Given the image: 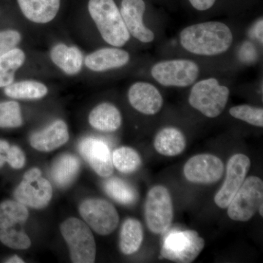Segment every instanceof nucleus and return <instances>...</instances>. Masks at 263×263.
I'll return each instance as SVG.
<instances>
[{
	"mask_svg": "<svg viewBox=\"0 0 263 263\" xmlns=\"http://www.w3.org/2000/svg\"><path fill=\"white\" fill-rule=\"evenodd\" d=\"M233 41L231 29L219 22L193 24L183 29L180 34L182 47L198 56L221 54L229 49Z\"/></svg>",
	"mask_w": 263,
	"mask_h": 263,
	"instance_id": "nucleus-1",
	"label": "nucleus"
},
{
	"mask_svg": "<svg viewBox=\"0 0 263 263\" xmlns=\"http://www.w3.org/2000/svg\"><path fill=\"white\" fill-rule=\"evenodd\" d=\"M88 10L105 42L120 48L129 41L130 34L114 0H89Z\"/></svg>",
	"mask_w": 263,
	"mask_h": 263,
	"instance_id": "nucleus-2",
	"label": "nucleus"
},
{
	"mask_svg": "<svg viewBox=\"0 0 263 263\" xmlns=\"http://www.w3.org/2000/svg\"><path fill=\"white\" fill-rule=\"evenodd\" d=\"M60 231L74 263H93L96 259V243L89 226L81 219L70 217L60 226Z\"/></svg>",
	"mask_w": 263,
	"mask_h": 263,
	"instance_id": "nucleus-3",
	"label": "nucleus"
},
{
	"mask_svg": "<svg viewBox=\"0 0 263 263\" xmlns=\"http://www.w3.org/2000/svg\"><path fill=\"white\" fill-rule=\"evenodd\" d=\"M229 97L230 89L219 84L217 79L210 78L194 85L189 103L205 117L216 118L226 108Z\"/></svg>",
	"mask_w": 263,
	"mask_h": 263,
	"instance_id": "nucleus-4",
	"label": "nucleus"
},
{
	"mask_svg": "<svg viewBox=\"0 0 263 263\" xmlns=\"http://www.w3.org/2000/svg\"><path fill=\"white\" fill-rule=\"evenodd\" d=\"M204 247L205 240L195 230H171L164 238L160 257L175 262H193Z\"/></svg>",
	"mask_w": 263,
	"mask_h": 263,
	"instance_id": "nucleus-5",
	"label": "nucleus"
},
{
	"mask_svg": "<svg viewBox=\"0 0 263 263\" xmlns=\"http://www.w3.org/2000/svg\"><path fill=\"white\" fill-rule=\"evenodd\" d=\"M145 218L148 229L155 234L169 229L174 219V205L167 188L157 185L148 191L145 202Z\"/></svg>",
	"mask_w": 263,
	"mask_h": 263,
	"instance_id": "nucleus-6",
	"label": "nucleus"
},
{
	"mask_svg": "<svg viewBox=\"0 0 263 263\" xmlns=\"http://www.w3.org/2000/svg\"><path fill=\"white\" fill-rule=\"evenodd\" d=\"M262 203V180L257 176H249L230 202L228 215L233 221L250 220Z\"/></svg>",
	"mask_w": 263,
	"mask_h": 263,
	"instance_id": "nucleus-7",
	"label": "nucleus"
},
{
	"mask_svg": "<svg viewBox=\"0 0 263 263\" xmlns=\"http://www.w3.org/2000/svg\"><path fill=\"white\" fill-rule=\"evenodd\" d=\"M15 200L25 206L43 209L47 206L53 196V188L47 179L42 177L37 167L25 173L13 193Z\"/></svg>",
	"mask_w": 263,
	"mask_h": 263,
	"instance_id": "nucleus-8",
	"label": "nucleus"
},
{
	"mask_svg": "<svg viewBox=\"0 0 263 263\" xmlns=\"http://www.w3.org/2000/svg\"><path fill=\"white\" fill-rule=\"evenodd\" d=\"M200 72L198 65L190 60H166L155 64L151 73L164 86L187 87L196 81Z\"/></svg>",
	"mask_w": 263,
	"mask_h": 263,
	"instance_id": "nucleus-9",
	"label": "nucleus"
},
{
	"mask_svg": "<svg viewBox=\"0 0 263 263\" xmlns=\"http://www.w3.org/2000/svg\"><path fill=\"white\" fill-rule=\"evenodd\" d=\"M79 212L85 222L99 235H110L119 226L117 209L113 204L103 199L84 200L79 207Z\"/></svg>",
	"mask_w": 263,
	"mask_h": 263,
	"instance_id": "nucleus-10",
	"label": "nucleus"
},
{
	"mask_svg": "<svg viewBox=\"0 0 263 263\" xmlns=\"http://www.w3.org/2000/svg\"><path fill=\"white\" fill-rule=\"evenodd\" d=\"M250 166L251 161L247 155L236 154L230 157L227 164L226 179L214 197L218 207L222 209L228 208L245 181Z\"/></svg>",
	"mask_w": 263,
	"mask_h": 263,
	"instance_id": "nucleus-11",
	"label": "nucleus"
},
{
	"mask_svg": "<svg viewBox=\"0 0 263 263\" xmlns=\"http://www.w3.org/2000/svg\"><path fill=\"white\" fill-rule=\"evenodd\" d=\"M222 161L209 154L197 155L190 158L183 167V174L189 181L211 184L219 181L224 174Z\"/></svg>",
	"mask_w": 263,
	"mask_h": 263,
	"instance_id": "nucleus-12",
	"label": "nucleus"
},
{
	"mask_svg": "<svg viewBox=\"0 0 263 263\" xmlns=\"http://www.w3.org/2000/svg\"><path fill=\"white\" fill-rule=\"evenodd\" d=\"M79 152L100 177L108 178L113 174L112 155L107 143L98 138H86L79 143Z\"/></svg>",
	"mask_w": 263,
	"mask_h": 263,
	"instance_id": "nucleus-13",
	"label": "nucleus"
},
{
	"mask_svg": "<svg viewBox=\"0 0 263 263\" xmlns=\"http://www.w3.org/2000/svg\"><path fill=\"white\" fill-rule=\"evenodd\" d=\"M145 10L143 0H122L120 13L128 32L140 42L148 43L155 40V34L143 23Z\"/></svg>",
	"mask_w": 263,
	"mask_h": 263,
	"instance_id": "nucleus-14",
	"label": "nucleus"
},
{
	"mask_svg": "<svg viewBox=\"0 0 263 263\" xmlns=\"http://www.w3.org/2000/svg\"><path fill=\"white\" fill-rule=\"evenodd\" d=\"M128 100L133 108L145 115H155L163 105V98L154 85L148 82L135 83L128 91Z\"/></svg>",
	"mask_w": 263,
	"mask_h": 263,
	"instance_id": "nucleus-15",
	"label": "nucleus"
},
{
	"mask_svg": "<svg viewBox=\"0 0 263 263\" xmlns=\"http://www.w3.org/2000/svg\"><path fill=\"white\" fill-rule=\"evenodd\" d=\"M70 138L68 128L63 120L58 119L41 130L33 133L29 138L31 146L41 152L56 150L67 143Z\"/></svg>",
	"mask_w": 263,
	"mask_h": 263,
	"instance_id": "nucleus-16",
	"label": "nucleus"
},
{
	"mask_svg": "<svg viewBox=\"0 0 263 263\" xmlns=\"http://www.w3.org/2000/svg\"><path fill=\"white\" fill-rule=\"evenodd\" d=\"M130 56L127 51L117 47L96 50L85 57V66L94 72H105L127 65Z\"/></svg>",
	"mask_w": 263,
	"mask_h": 263,
	"instance_id": "nucleus-17",
	"label": "nucleus"
},
{
	"mask_svg": "<svg viewBox=\"0 0 263 263\" xmlns=\"http://www.w3.org/2000/svg\"><path fill=\"white\" fill-rule=\"evenodd\" d=\"M19 8L33 23L48 24L56 18L61 0H17Z\"/></svg>",
	"mask_w": 263,
	"mask_h": 263,
	"instance_id": "nucleus-18",
	"label": "nucleus"
},
{
	"mask_svg": "<svg viewBox=\"0 0 263 263\" xmlns=\"http://www.w3.org/2000/svg\"><path fill=\"white\" fill-rule=\"evenodd\" d=\"M50 57L52 62L67 75H77L82 70L84 56L76 46L59 43L51 48Z\"/></svg>",
	"mask_w": 263,
	"mask_h": 263,
	"instance_id": "nucleus-19",
	"label": "nucleus"
},
{
	"mask_svg": "<svg viewBox=\"0 0 263 263\" xmlns=\"http://www.w3.org/2000/svg\"><path fill=\"white\" fill-rule=\"evenodd\" d=\"M89 122L97 130L112 133L117 131L122 125V114L113 104L102 103L90 112Z\"/></svg>",
	"mask_w": 263,
	"mask_h": 263,
	"instance_id": "nucleus-20",
	"label": "nucleus"
},
{
	"mask_svg": "<svg viewBox=\"0 0 263 263\" xmlns=\"http://www.w3.org/2000/svg\"><path fill=\"white\" fill-rule=\"evenodd\" d=\"M186 138L182 132L176 127H165L161 129L155 138L154 147L160 155L176 157L181 155L186 148Z\"/></svg>",
	"mask_w": 263,
	"mask_h": 263,
	"instance_id": "nucleus-21",
	"label": "nucleus"
},
{
	"mask_svg": "<svg viewBox=\"0 0 263 263\" xmlns=\"http://www.w3.org/2000/svg\"><path fill=\"white\" fill-rule=\"evenodd\" d=\"M80 168V160L76 155L65 154L56 159L52 164V179L59 187L65 188L73 182Z\"/></svg>",
	"mask_w": 263,
	"mask_h": 263,
	"instance_id": "nucleus-22",
	"label": "nucleus"
},
{
	"mask_svg": "<svg viewBox=\"0 0 263 263\" xmlns=\"http://www.w3.org/2000/svg\"><path fill=\"white\" fill-rule=\"evenodd\" d=\"M3 94L13 100H38L46 97L47 86L34 80L14 81L3 89Z\"/></svg>",
	"mask_w": 263,
	"mask_h": 263,
	"instance_id": "nucleus-23",
	"label": "nucleus"
},
{
	"mask_svg": "<svg viewBox=\"0 0 263 263\" xmlns=\"http://www.w3.org/2000/svg\"><path fill=\"white\" fill-rule=\"evenodd\" d=\"M143 229L138 219L129 218L123 223L119 237V249L123 254L130 255L139 250L143 243Z\"/></svg>",
	"mask_w": 263,
	"mask_h": 263,
	"instance_id": "nucleus-24",
	"label": "nucleus"
},
{
	"mask_svg": "<svg viewBox=\"0 0 263 263\" xmlns=\"http://www.w3.org/2000/svg\"><path fill=\"white\" fill-rule=\"evenodd\" d=\"M29 218L27 206L16 200L0 202V230L8 229L24 224Z\"/></svg>",
	"mask_w": 263,
	"mask_h": 263,
	"instance_id": "nucleus-25",
	"label": "nucleus"
},
{
	"mask_svg": "<svg viewBox=\"0 0 263 263\" xmlns=\"http://www.w3.org/2000/svg\"><path fill=\"white\" fill-rule=\"evenodd\" d=\"M105 193L123 205H133L138 200V194L130 183L119 178H111L104 183Z\"/></svg>",
	"mask_w": 263,
	"mask_h": 263,
	"instance_id": "nucleus-26",
	"label": "nucleus"
},
{
	"mask_svg": "<svg viewBox=\"0 0 263 263\" xmlns=\"http://www.w3.org/2000/svg\"><path fill=\"white\" fill-rule=\"evenodd\" d=\"M114 167L123 174H133L141 165V157L134 148L122 146L117 148L112 155Z\"/></svg>",
	"mask_w": 263,
	"mask_h": 263,
	"instance_id": "nucleus-27",
	"label": "nucleus"
},
{
	"mask_svg": "<svg viewBox=\"0 0 263 263\" xmlns=\"http://www.w3.org/2000/svg\"><path fill=\"white\" fill-rule=\"evenodd\" d=\"M24 120L20 104L15 100L0 101V129L22 127Z\"/></svg>",
	"mask_w": 263,
	"mask_h": 263,
	"instance_id": "nucleus-28",
	"label": "nucleus"
},
{
	"mask_svg": "<svg viewBox=\"0 0 263 263\" xmlns=\"http://www.w3.org/2000/svg\"><path fill=\"white\" fill-rule=\"evenodd\" d=\"M6 164L13 169L23 168L26 164V156L20 147L0 138V170Z\"/></svg>",
	"mask_w": 263,
	"mask_h": 263,
	"instance_id": "nucleus-29",
	"label": "nucleus"
},
{
	"mask_svg": "<svg viewBox=\"0 0 263 263\" xmlns=\"http://www.w3.org/2000/svg\"><path fill=\"white\" fill-rule=\"evenodd\" d=\"M0 243L15 250H25L32 245L28 235L17 227L0 230Z\"/></svg>",
	"mask_w": 263,
	"mask_h": 263,
	"instance_id": "nucleus-30",
	"label": "nucleus"
},
{
	"mask_svg": "<svg viewBox=\"0 0 263 263\" xmlns=\"http://www.w3.org/2000/svg\"><path fill=\"white\" fill-rule=\"evenodd\" d=\"M230 115L235 119L243 121L251 125L263 127V109L249 105H239L229 110Z\"/></svg>",
	"mask_w": 263,
	"mask_h": 263,
	"instance_id": "nucleus-31",
	"label": "nucleus"
},
{
	"mask_svg": "<svg viewBox=\"0 0 263 263\" xmlns=\"http://www.w3.org/2000/svg\"><path fill=\"white\" fill-rule=\"evenodd\" d=\"M25 61L26 54L23 50L15 47L0 56V69L15 73Z\"/></svg>",
	"mask_w": 263,
	"mask_h": 263,
	"instance_id": "nucleus-32",
	"label": "nucleus"
},
{
	"mask_svg": "<svg viewBox=\"0 0 263 263\" xmlns=\"http://www.w3.org/2000/svg\"><path fill=\"white\" fill-rule=\"evenodd\" d=\"M22 40V34L17 29L9 27L0 28V56L18 47Z\"/></svg>",
	"mask_w": 263,
	"mask_h": 263,
	"instance_id": "nucleus-33",
	"label": "nucleus"
},
{
	"mask_svg": "<svg viewBox=\"0 0 263 263\" xmlns=\"http://www.w3.org/2000/svg\"><path fill=\"white\" fill-rule=\"evenodd\" d=\"M189 1L195 9L199 11H205L214 6L216 0H189Z\"/></svg>",
	"mask_w": 263,
	"mask_h": 263,
	"instance_id": "nucleus-34",
	"label": "nucleus"
},
{
	"mask_svg": "<svg viewBox=\"0 0 263 263\" xmlns=\"http://www.w3.org/2000/svg\"><path fill=\"white\" fill-rule=\"evenodd\" d=\"M14 81V72H7L0 69V89H3Z\"/></svg>",
	"mask_w": 263,
	"mask_h": 263,
	"instance_id": "nucleus-35",
	"label": "nucleus"
},
{
	"mask_svg": "<svg viewBox=\"0 0 263 263\" xmlns=\"http://www.w3.org/2000/svg\"><path fill=\"white\" fill-rule=\"evenodd\" d=\"M263 21L262 19L261 18V20H259L258 22H257V24H255L254 27V34L255 35V37L257 38V40L262 43V24Z\"/></svg>",
	"mask_w": 263,
	"mask_h": 263,
	"instance_id": "nucleus-36",
	"label": "nucleus"
},
{
	"mask_svg": "<svg viewBox=\"0 0 263 263\" xmlns=\"http://www.w3.org/2000/svg\"><path fill=\"white\" fill-rule=\"evenodd\" d=\"M4 262L6 263H24V261L23 259L21 258L18 255L15 254V255L11 256V257H8V258L5 259Z\"/></svg>",
	"mask_w": 263,
	"mask_h": 263,
	"instance_id": "nucleus-37",
	"label": "nucleus"
},
{
	"mask_svg": "<svg viewBox=\"0 0 263 263\" xmlns=\"http://www.w3.org/2000/svg\"><path fill=\"white\" fill-rule=\"evenodd\" d=\"M263 203L261 204L260 206L259 207L258 211L259 212V214H260L261 216H263V212H262V209H263Z\"/></svg>",
	"mask_w": 263,
	"mask_h": 263,
	"instance_id": "nucleus-38",
	"label": "nucleus"
},
{
	"mask_svg": "<svg viewBox=\"0 0 263 263\" xmlns=\"http://www.w3.org/2000/svg\"><path fill=\"white\" fill-rule=\"evenodd\" d=\"M0 15H1V10H0Z\"/></svg>",
	"mask_w": 263,
	"mask_h": 263,
	"instance_id": "nucleus-39",
	"label": "nucleus"
}]
</instances>
